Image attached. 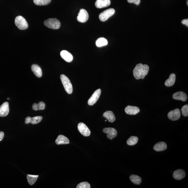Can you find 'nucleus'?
I'll list each match as a JSON object with an SVG mask.
<instances>
[{
	"instance_id": "obj_1",
	"label": "nucleus",
	"mask_w": 188,
	"mask_h": 188,
	"mask_svg": "<svg viewBox=\"0 0 188 188\" xmlns=\"http://www.w3.org/2000/svg\"><path fill=\"white\" fill-rule=\"evenodd\" d=\"M149 67L147 65H143L141 63L137 64L133 69V75L137 79H144L148 74Z\"/></svg>"
},
{
	"instance_id": "obj_2",
	"label": "nucleus",
	"mask_w": 188,
	"mask_h": 188,
	"mask_svg": "<svg viewBox=\"0 0 188 188\" xmlns=\"http://www.w3.org/2000/svg\"><path fill=\"white\" fill-rule=\"evenodd\" d=\"M61 79L66 91L69 94H72L73 91V86L69 79L63 74L61 76Z\"/></svg>"
},
{
	"instance_id": "obj_3",
	"label": "nucleus",
	"mask_w": 188,
	"mask_h": 188,
	"mask_svg": "<svg viewBox=\"0 0 188 188\" xmlns=\"http://www.w3.org/2000/svg\"><path fill=\"white\" fill-rule=\"evenodd\" d=\"M44 24L47 27L54 30L59 29L61 25L59 21L56 18L48 19L44 21Z\"/></svg>"
},
{
	"instance_id": "obj_4",
	"label": "nucleus",
	"mask_w": 188,
	"mask_h": 188,
	"mask_svg": "<svg viewBox=\"0 0 188 188\" xmlns=\"http://www.w3.org/2000/svg\"><path fill=\"white\" fill-rule=\"evenodd\" d=\"M15 23L17 27L21 30H25L28 28V25L26 19L22 16H18L15 19Z\"/></svg>"
},
{
	"instance_id": "obj_5",
	"label": "nucleus",
	"mask_w": 188,
	"mask_h": 188,
	"mask_svg": "<svg viewBox=\"0 0 188 188\" xmlns=\"http://www.w3.org/2000/svg\"><path fill=\"white\" fill-rule=\"evenodd\" d=\"M115 13V10L113 9H109L103 12L99 15L100 20L102 21L107 20L110 17L113 15Z\"/></svg>"
},
{
	"instance_id": "obj_6",
	"label": "nucleus",
	"mask_w": 188,
	"mask_h": 188,
	"mask_svg": "<svg viewBox=\"0 0 188 188\" xmlns=\"http://www.w3.org/2000/svg\"><path fill=\"white\" fill-rule=\"evenodd\" d=\"M78 129L81 134L85 137L90 136L91 132L90 129L85 124L83 123H79L78 125Z\"/></svg>"
},
{
	"instance_id": "obj_7",
	"label": "nucleus",
	"mask_w": 188,
	"mask_h": 188,
	"mask_svg": "<svg viewBox=\"0 0 188 188\" xmlns=\"http://www.w3.org/2000/svg\"><path fill=\"white\" fill-rule=\"evenodd\" d=\"M101 94V90L98 89L95 91L88 101L89 105L92 106L97 101Z\"/></svg>"
},
{
	"instance_id": "obj_8",
	"label": "nucleus",
	"mask_w": 188,
	"mask_h": 188,
	"mask_svg": "<svg viewBox=\"0 0 188 188\" xmlns=\"http://www.w3.org/2000/svg\"><path fill=\"white\" fill-rule=\"evenodd\" d=\"M181 116V112L178 108L170 111L169 112L168 114L169 119L173 121H176L179 119Z\"/></svg>"
},
{
	"instance_id": "obj_9",
	"label": "nucleus",
	"mask_w": 188,
	"mask_h": 188,
	"mask_svg": "<svg viewBox=\"0 0 188 188\" xmlns=\"http://www.w3.org/2000/svg\"><path fill=\"white\" fill-rule=\"evenodd\" d=\"M89 17V14L87 11L84 9H81L78 13L77 20L79 22L84 23L88 20Z\"/></svg>"
},
{
	"instance_id": "obj_10",
	"label": "nucleus",
	"mask_w": 188,
	"mask_h": 188,
	"mask_svg": "<svg viewBox=\"0 0 188 188\" xmlns=\"http://www.w3.org/2000/svg\"><path fill=\"white\" fill-rule=\"evenodd\" d=\"M103 133L107 134V136L108 139L112 140L117 135V131L114 128H105L102 130Z\"/></svg>"
},
{
	"instance_id": "obj_11",
	"label": "nucleus",
	"mask_w": 188,
	"mask_h": 188,
	"mask_svg": "<svg viewBox=\"0 0 188 188\" xmlns=\"http://www.w3.org/2000/svg\"><path fill=\"white\" fill-rule=\"evenodd\" d=\"M9 110V103L7 102H4L0 106V116L1 117H5L8 115Z\"/></svg>"
},
{
	"instance_id": "obj_12",
	"label": "nucleus",
	"mask_w": 188,
	"mask_h": 188,
	"mask_svg": "<svg viewBox=\"0 0 188 188\" xmlns=\"http://www.w3.org/2000/svg\"><path fill=\"white\" fill-rule=\"evenodd\" d=\"M125 112L129 115H135L140 112V109L136 106H128L125 108Z\"/></svg>"
},
{
	"instance_id": "obj_13",
	"label": "nucleus",
	"mask_w": 188,
	"mask_h": 188,
	"mask_svg": "<svg viewBox=\"0 0 188 188\" xmlns=\"http://www.w3.org/2000/svg\"><path fill=\"white\" fill-rule=\"evenodd\" d=\"M42 119V116H37L33 117L28 116L25 119V122L27 124L31 123L32 125H35L40 122Z\"/></svg>"
},
{
	"instance_id": "obj_14",
	"label": "nucleus",
	"mask_w": 188,
	"mask_h": 188,
	"mask_svg": "<svg viewBox=\"0 0 188 188\" xmlns=\"http://www.w3.org/2000/svg\"><path fill=\"white\" fill-rule=\"evenodd\" d=\"M172 98L174 99L181 100L184 102L187 101V97L185 92L179 91L174 93L172 96Z\"/></svg>"
},
{
	"instance_id": "obj_15",
	"label": "nucleus",
	"mask_w": 188,
	"mask_h": 188,
	"mask_svg": "<svg viewBox=\"0 0 188 188\" xmlns=\"http://www.w3.org/2000/svg\"><path fill=\"white\" fill-rule=\"evenodd\" d=\"M111 3L110 0H97L95 6L98 9H101L109 6Z\"/></svg>"
},
{
	"instance_id": "obj_16",
	"label": "nucleus",
	"mask_w": 188,
	"mask_h": 188,
	"mask_svg": "<svg viewBox=\"0 0 188 188\" xmlns=\"http://www.w3.org/2000/svg\"><path fill=\"white\" fill-rule=\"evenodd\" d=\"M61 57L66 61L70 63L73 60V56L69 52L66 50H63L61 53Z\"/></svg>"
},
{
	"instance_id": "obj_17",
	"label": "nucleus",
	"mask_w": 188,
	"mask_h": 188,
	"mask_svg": "<svg viewBox=\"0 0 188 188\" xmlns=\"http://www.w3.org/2000/svg\"><path fill=\"white\" fill-rule=\"evenodd\" d=\"M185 172L184 170L178 169L174 172L173 177L176 180H181L185 177Z\"/></svg>"
},
{
	"instance_id": "obj_18",
	"label": "nucleus",
	"mask_w": 188,
	"mask_h": 188,
	"mask_svg": "<svg viewBox=\"0 0 188 188\" xmlns=\"http://www.w3.org/2000/svg\"><path fill=\"white\" fill-rule=\"evenodd\" d=\"M56 144L58 145L67 144L69 143V139L63 135H60L55 140Z\"/></svg>"
},
{
	"instance_id": "obj_19",
	"label": "nucleus",
	"mask_w": 188,
	"mask_h": 188,
	"mask_svg": "<svg viewBox=\"0 0 188 188\" xmlns=\"http://www.w3.org/2000/svg\"><path fill=\"white\" fill-rule=\"evenodd\" d=\"M153 148L157 152L164 151L167 148V145L164 142H158L154 145Z\"/></svg>"
},
{
	"instance_id": "obj_20",
	"label": "nucleus",
	"mask_w": 188,
	"mask_h": 188,
	"mask_svg": "<svg viewBox=\"0 0 188 188\" xmlns=\"http://www.w3.org/2000/svg\"><path fill=\"white\" fill-rule=\"evenodd\" d=\"M32 70L37 77L38 78H40L42 77V71L39 66L35 64L33 65L32 66Z\"/></svg>"
},
{
	"instance_id": "obj_21",
	"label": "nucleus",
	"mask_w": 188,
	"mask_h": 188,
	"mask_svg": "<svg viewBox=\"0 0 188 188\" xmlns=\"http://www.w3.org/2000/svg\"><path fill=\"white\" fill-rule=\"evenodd\" d=\"M103 116L106 118L110 122L113 123L115 121V117L113 112L111 111H107L103 114Z\"/></svg>"
},
{
	"instance_id": "obj_22",
	"label": "nucleus",
	"mask_w": 188,
	"mask_h": 188,
	"mask_svg": "<svg viewBox=\"0 0 188 188\" xmlns=\"http://www.w3.org/2000/svg\"><path fill=\"white\" fill-rule=\"evenodd\" d=\"M175 81L176 75L174 73H171L170 75L169 78L165 82V85L167 87L171 86L174 84Z\"/></svg>"
},
{
	"instance_id": "obj_23",
	"label": "nucleus",
	"mask_w": 188,
	"mask_h": 188,
	"mask_svg": "<svg viewBox=\"0 0 188 188\" xmlns=\"http://www.w3.org/2000/svg\"><path fill=\"white\" fill-rule=\"evenodd\" d=\"M45 104L43 102H40L38 104L34 103L33 104L32 108L34 110H42L45 109Z\"/></svg>"
},
{
	"instance_id": "obj_24",
	"label": "nucleus",
	"mask_w": 188,
	"mask_h": 188,
	"mask_svg": "<svg viewBox=\"0 0 188 188\" xmlns=\"http://www.w3.org/2000/svg\"><path fill=\"white\" fill-rule=\"evenodd\" d=\"M108 44V41L106 38L103 37L98 38L96 41V45L98 47L106 46Z\"/></svg>"
},
{
	"instance_id": "obj_25",
	"label": "nucleus",
	"mask_w": 188,
	"mask_h": 188,
	"mask_svg": "<svg viewBox=\"0 0 188 188\" xmlns=\"http://www.w3.org/2000/svg\"><path fill=\"white\" fill-rule=\"evenodd\" d=\"M130 179L135 184L139 185L141 182V178L138 175L132 174L130 177Z\"/></svg>"
},
{
	"instance_id": "obj_26",
	"label": "nucleus",
	"mask_w": 188,
	"mask_h": 188,
	"mask_svg": "<svg viewBox=\"0 0 188 188\" xmlns=\"http://www.w3.org/2000/svg\"><path fill=\"white\" fill-rule=\"evenodd\" d=\"M38 177V175L28 174L27 176V179L29 184L31 185L34 184L37 180Z\"/></svg>"
},
{
	"instance_id": "obj_27",
	"label": "nucleus",
	"mask_w": 188,
	"mask_h": 188,
	"mask_svg": "<svg viewBox=\"0 0 188 188\" xmlns=\"http://www.w3.org/2000/svg\"><path fill=\"white\" fill-rule=\"evenodd\" d=\"M138 141V138L137 137L131 136L127 139V144L130 146H133V145L136 144Z\"/></svg>"
},
{
	"instance_id": "obj_28",
	"label": "nucleus",
	"mask_w": 188,
	"mask_h": 188,
	"mask_svg": "<svg viewBox=\"0 0 188 188\" xmlns=\"http://www.w3.org/2000/svg\"><path fill=\"white\" fill-rule=\"evenodd\" d=\"M51 1V0H34V2L37 5H46L50 4Z\"/></svg>"
},
{
	"instance_id": "obj_29",
	"label": "nucleus",
	"mask_w": 188,
	"mask_h": 188,
	"mask_svg": "<svg viewBox=\"0 0 188 188\" xmlns=\"http://www.w3.org/2000/svg\"><path fill=\"white\" fill-rule=\"evenodd\" d=\"M77 188H90V185L88 182H81L77 186Z\"/></svg>"
},
{
	"instance_id": "obj_30",
	"label": "nucleus",
	"mask_w": 188,
	"mask_h": 188,
	"mask_svg": "<svg viewBox=\"0 0 188 188\" xmlns=\"http://www.w3.org/2000/svg\"><path fill=\"white\" fill-rule=\"evenodd\" d=\"M181 112L184 116L187 117L188 116V105L187 104L184 106L182 108Z\"/></svg>"
},
{
	"instance_id": "obj_31",
	"label": "nucleus",
	"mask_w": 188,
	"mask_h": 188,
	"mask_svg": "<svg viewBox=\"0 0 188 188\" xmlns=\"http://www.w3.org/2000/svg\"><path fill=\"white\" fill-rule=\"evenodd\" d=\"M129 3H133L137 5H139L140 2V0H127Z\"/></svg>"
},
{
	"instance_id": "obj_32",
	"label": "nucleus",
	"mask_w": 188,
	"mask_h": 188,
	"mask_svg": "<svg viewBox=\"0 0 188 188\" xmlns=\"http://www.w3.org/2000/svg\"><path fill=\"white\" fill-rule=\"evenodd\" d=\"M182 24H185L186 26L188 27V19H184L182 21Z\"/></svg>"
},
{
	"instance_id": "obj_33",
	"label": "nucleus",
	"mask_w": 188,
	"mask_h": 188,
	"mask_svg": "<svg viewBox=\"0 0 188 188\" xmlns=\"http://www.w3.org/2000/svg\"><path fill=\"white\" fill-rule=\"evenodd\" d=\"M4 136V133L2 131H0V141L3 140Z\"/></svg>"
},
{
	"instance_id": "obj_34",
	"label": "nucleus",
	"mask_w": 188,
	"mask_h": 188,
	"mask_svg": "<svg viewBox=\"0 0 188 188\" xmlns=\"http://www.w3.org/2000/svg\"><path fill=\"white\" fill-rule=\"evenodd\" d=\"M187 5L188 6V0H187Z\"/></svg>"
}]
</instances>
